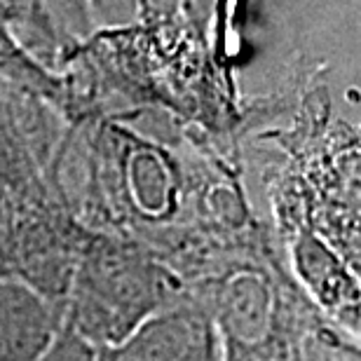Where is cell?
Wrapping results in <instances>:
<instances>
[{
    "label": "cell",
    "mask_w": 361,
    "mask_h": 361,
    "mask_svg": "<svg viewBox=\"0 0 361 361\" xmlns=\"http://www.w3.org/2000/svg\"><path fill=\"white\" fill-rule=\"evenodd\" d=\"M188 295L185 281L162 265L125 251L101 249L73 265L61 322L92 348H113Z\"/></svg>",
    "instance_id": "cell-1"
},
{
    "label": "cell",
    "mask_w": 361,
    "mask_h": 361,
    "mask_svg": "<svg viewBox=\"0 0 361 361\" xmlns=\"http://www.w3.org/2000/svg\"><path fill=\"white\" fill-rule=\"evenodd\" d=\"M61 319V305L0 270V361H38Z\"/></svg>",
    "instance_id": "cell-3"
},
{
    "label": "cell",
    "mask_w": 361,
    "mask_h": 361,
    "mask_svg": "<svg viewBox=\"0 0 361 361\" xmlns=\"http://www.w3.org/2000/svg\"><path fill=\"white\" fill-rule=\"evenodd\" d=\"M38 361H97V348L61 322Z\"/></svg>",
    "instance_id": "cell-4"
},
{
    "label": "cell",
    "mask_w": 361,
    "mask_h": 361,
    "mask_svg": "<svg viewBox=\"0 0 361 361\" xmlns=\"http://www.w3.org/2000/svg\"><path fill=\"white\" fill-rule=\"evenodd\" d=\"M219 348L212 317L190 293L143 322L122 343L97 350V361H195Z\"/></svg>",
    "instance_id": "cell-2"
},
{
    "label": "cell",
    "mask_w": 361,
    "mask_h": 361,
    "mask_svg": "<svg viewBox=\"0 0 361 361\" xmlns=\"http://www.w3.org/2000/svg\"><path fill=\"white\" fill-rule=\"evenodd\" d=\"M195 361H223V357H221V348L216 350V352H209V355H204V357L195 359Z\"/></svg>",
    "instance_id": "cell-5"
}]
</instances>
